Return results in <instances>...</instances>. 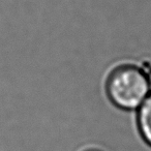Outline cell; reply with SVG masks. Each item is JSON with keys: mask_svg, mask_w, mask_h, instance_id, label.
Segmentation results:
<instances>
[{"mask_svg": "<svg viewBox=\"0 0 151 151\" xmlns=\"http://www.w3.org/2000/svg\"><path fill=\"white\" fill-rule=\"evenodd\" d=\"M110 101L122 110L139 109L150 93L148 76L137 65L124 64L116 67L107 81Z\"/></svg>", "mask_w": 151, "mask_h": 151, "instance_id": "6da1fadb", "label": "cell"}, {"mask_svg": "<svg viewBox=\"0 0 151 151\" xmlns=\"http://www.w3.org/2000/svg\"><path fill=\"white\" fill-rule=\"evenodd\" d=\"M137 122L142 138L149 146H151V93H149L138 109Z\"/></svg>", "mask_w": 151, "mask_h": 151, "instance_id": "7a4b0ae2", "label": "cell"}, {"mask_svg": "<svg viewBox=\"0 0 151 151\" xmlns=\"http://www.w3.org/2000/svg\"><path fill=\"white\" fill-rule=\"evenodd\" d=\"M86 151H101V150H96V149H90V150H86Z\"/></svg>", "mask_w": 151, "mask_h": 151, "instance_id": "3957f363", "label": "cell"}]
</instances>
